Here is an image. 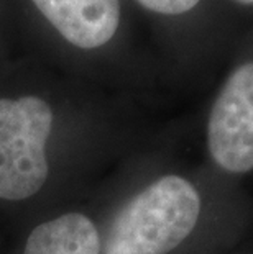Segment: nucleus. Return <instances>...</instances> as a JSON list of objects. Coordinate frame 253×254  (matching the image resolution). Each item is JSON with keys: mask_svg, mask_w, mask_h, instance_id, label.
<instances>
[{"mask_svg": "<svg viewBox=\"0 0 253 254\" xmlns=\"http://www.w3.org/2000/svg\"><path fill=\"white\" fill-rule=\"evenodd\" d=\"M143 8L160 15H182L196 8L201 0H135Z\"/></svg>", "mask_w": 253, "mask_h": 254, "instance_id": "6", "label": "nucleus"}, {"mask_svg": "<svg viewBox=\"0 0 253 254\" xmlns=\"http://www.w3.org/2000/svg\"><path fill=\"white\" fill-rule=\"evenodd\" d=\"M237 3H242V5H247V7H253V0H235Z\"/></svg>", "mask_w": 253, "mask_h": 254, "instance_id": "7", "label": "nucleus"}, {"mask_svg": "<svg viewBox=\"0 0 253 254\" xmlns=\"http://www.w3.org/2000/svg\"><path fill=\"white\" fill-rule=\"evenodd\" d=\"M23 254H100V236L85 215L66 213L36 226Z\"/></svg>", "mask_w": 253, "mask_h": 254, "instance_id": "5", "label": "nucleus"}, {"mask_svg": "<svg viewBox=\"0 0 253 254\" xmlns=\"http://www.w3.org/2000/svg\"><path fill=\"white\" fill-rule=\"evenodd\" d=\"M207 148L224 171L253 169V61L234 69L220 89L207 122Z\"/></svg>", "mask_w": 253, "mask_h": 254, "instance_id": "3", "label": "nucleus"}, {"mask_svg": "<svg viewBox=\"0 0 253 254\" xmlns=\"http://www.w3.org/2000/svg\"><path fill=\"white\" fill-rule=\"evenodd\" d=\"M199 213L201 197L189 181L161 177L115 217L105 254H168L196 228Z\"/></svg>", "mask_w": 253, "mask_h": 254, "instance_id": "1", "label": "nucleus"}, {"mask_svg": "<svg viewBox=\"0 0 253 254\" xmlns=\"http://www.w3.org/2000/svg\"><path fill=\"white\" fill-rule=\"evenodd\" d=\"M51 107L40 97L0 99V198L25 200L48 179Z\"/></svg>", "mask_w": 253, "mask_h": 254, "instance_id": "2", "label": "nucleus"}, {"mask_svg": "<svg viewBox=\"0 0 253 254\" xmlns=\"http://www.w3.org/2000/svg\"><path fill=\"white\" fill-rule=\"evenodd\" d=\"M64 40L83 50L104 46L120 25L118 0H33Z\"/></svg>", "mask_w": 253, "mask_h": 254, "instance_id": "4", "label": "nucleus"}]
</instances>
